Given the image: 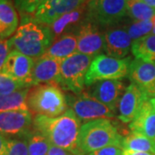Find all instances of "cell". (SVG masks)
Masks as SVG:
<instances>
[{
    "instance_id": "6",
    "label": "cell",
    "mask_w": 155,
    "mask_h": 155,
    "mask_svg": "<svg viewBox=\"0 0 155 155\" xmlns=\"http://www.w3.org/2000/svg\"><path fill=\"white\" fill-rule=\"evenodd\" d=\"M94 57L76 53L62 61L59 86L72 94L82 93L85 87V76Z\"/></svg>"
},
{
    "instance_id": "36",
    "label": "cell",
    "mask_w": 155,
    "mask_h": 155,
    "mask_svg": "<svg viewBox=\"0 0 155 155\" xmlns=\"http://www.w3.org/2000/svg\"><path fill=\"white\" fill-rule=\"evenodd\" d=\"M142 2H144L145 4H147V5L151 6L155 9V0H141Z\"/></svg>"
},
{
    "instance_id": "25",
    "label": "cell",
    "mask_w": 155,
    "mask_h": 155,
    "mask_svg": "<svg viewBox=\"0 0 155 155\" xmlns=\"http://www.w3.org/2000/svg\"><path fill=\"white\" fill-rule=\"evenodd\" d=\"M155 16V9L141 0H128L127 17L134 21H149Z\"/></svg>"
},
{
    "instance_id": "20",
    "label": "cell",
    "mask_w": 155,
    "mask_h": 155,
    "mask_svg": "<svg viewBox=\"0 0 155 155\" xmlns=\"http://www.w3.org/2000/svg\"><path fill=\"white\" fill-rule=\"evenodd\" d=\"M19 25L17 8L12 0H0V38L7 39L16 33Z\"/></svg>"
},
{
    "instance_id": "19",
    "label": "cell",
    "mask_w": 155,
    "mask_h": 155,
    "mask_svg": "<svg viewBox=\"0 0 155 155\" xmlns=\"http://www.w3.org/2000/svg\"><path fill=\"white\" fill-rule=\"evenodd\" d=\"M132 133L140 134L152 140H155V109L147 100L137 116L129 124Z\"/></svg>"
},
{
    "instance_id": "29",
    "label": "cell",
    "mask_w": 155,
    "mask_h": 155,
    "mask_svg": "<svg viewBox=\"0 0 155 155\" xmlns=\"http://www.w3.org/2000/svg\"><path fill=\"white\" fill-rule=\"evenodd\" d=\"M28 136L7 139L6 155H28Z\"/></svg>"
},
{
    "instance_id": "30",
    "label": "cell",
    "mask_w": 155,
    "mask_h": 155,
    "mask_svg": "<svg viewBox=\"0 0 155 155\" xmlns=\"http://www.w3.org/2000/svg\"><path fill=\"white\" fill-rule=\"evenodd\" d=\"M47 0H14L15 6L19 13L24 16H32Z\"/></svg>"
},
{
    "instance_id": "17",
    "label": "cell",
    "mask_w": 155,
    "mask_h": 155,
    "mask_svg": "<svg viewBox=\"0 0 155 155\" xmlns=\"http://www.w3.org/2000/svg\"><path fill=\"white\" fill-rule=\"evenodd\" d=\"M61 63V61L44 56L35 60L30 77L31 85L42 84L59 85Z\"/></svg>"
},
{
    "instance_id": "1",
    "label": "cell",
    "mask_w": 155,
    "mask_h": 155,
    "mask_svg": "<svg viewBox=\"0 0 155 155\" xmlns=\"http://www.w3.org/2000/svg\"><path fill=\"white\" fill-rule=\"evenodd\" d=\"M81 122L72 109L56 117L35 115L33 118V130L42 134L50 144L81 155L78 147V138Z\"/></svg>"
},
{
    "instance_id": "5",
    "label": "cell",
    "mask_w": 155,
    "mask_h": 155,
    "mask_svg": "<svg viewBox=\"0 0 155 155\" xmlns=\"http://www.w3.org/2000/svg\"><path fill=\"white\" fill-rule=\"evenodd\" d=\"M128 0H88L86 20L102 29L120 24L127 16Z\"/></svg>"
},
{
    "instance_id": "24",
    "label": "cell",
    "mask_w": 155,
    "mask_h": 155,
    "mask_svg": "<svg viewBox=\"0 0 155 155\" xmlns=\"http://www.w3.org/2000/svg\"><path fill=\"white\" fill-rule=\"evenodd\" d=\"M28 89L17 91L10 94L0 95V112L11 110H28L27 95Z\"/></svg>"
},
{
    "instance_id": "37",
    "label": "cell",
    "mask_w": 155,
    "mask_h": 155,
    "mask_svg": "<svg viewBox=\"0 0 155 155\" xmlns=\"http://www.w3.org/2000/svg\"><path fill=\"white\" fill-rule=\"evenodd\" d=\"M152 22H153V30H152V34H153V35H155V16L153 18Z\"/></svg>"
},
{
    "instance_id": "18",
    "label": "cell",
    "mask_w": 155,
    "mask_h": 155,
    "mask_svg": "<svg viewBox=\"0 0 155 155\" xmlns=\"http://www.w3.org/2000/svg\"><path fill=\"white\" fill-rule=\"evenodd\" d=\"M87 2L79 8L62 16L55 22L50 24L48 27L54 38L56 39L66 34H76L78 28L86 21Z\"/></svg>"
},
{
    "instance_id": "26",
    "label": "cell",
    "mask_w": 155,
    "mask_h": 155,
    "mask_svg": "<svg viewBox=\"0 0 155 155\" xmlns=\"http://www.w3.org/2000/svg\"><path fill=\"white\" fill-rule=\"evenodd\" d=\"M28 155H48L50 148L48 140L33 130L28 136Z\"/></svg>"
},
{
    "instance_id": "14",
    "label": "cell",
    "mask_w": 155,
    "mask_h": 155,
    "mask_svg": "<svg viewBox=\"0 0 155 155\" xmlns=\"http://www.w3.org/2000/svg\"><path fill=\"white\" fill-rule=\"evenodd\" d=\"M131 83L142 91L148 99L155 95V63L134 59L131 61L128 71Z\"/></svg>"
},
{
    "instance_id": "39",
    "label": "cell",
    "mask_w": 155,
    "mask_h": 155,
    "mask_svg": "<svg viewBox=\"0 0 155 155\" xmlns=\"http://www.w3.org/2000/svg\"><path fill=\"white\" fill-rule=\"evenodd\" d=\"M154 141H155V140H154Z\"/></svg>"
},
{
    "instance_id": "7",
    "label": "cell",
    "mask_w": 155,
    "mask_h": 155,
    "mask_svg": "<svg viewBox=\"0 0 155 155\" xmlns=\"http://www.w3.org/2000/svg\"><path fill=\"white\" fill-rule=\"evenodd\" d=\"M131 58L116 59L107 54L95 57L85 76V85L90 86L96 82L121 79L128 75Z\"/></svg>"
},
{
    "instance_id": "15",
    "label": "cell",
    "mask_w": 155,
    "mask_h": 155,
    "mask_svg": "<svg viewBox=\"0 0 155 155\" xmlns=\"http://www.w3.org/2000/svg\"><path fill=\"white\" fill-rule=\"evenodd\" d=\"M148 97L134 84L127 86L118 105V118L123 123L131 122Z\"/></svg>"
},
{
    "instance_id": "31",
    "label": "cell",
    "mask_w": 155,
    "mask_h": 155,
    "mask_svg": "<svg viewBox=\"0 0 155 155\" xmlns=\"http://www.w3.org/2000/svg\"><path fill=\"white\" fill-rule=\"evenodd\" d=\"M11 46L9 43V39L0 38V72H2L5 66L6 59L11 53Z\"/></svg>"
},
{
    "instance_id": "11",
    "label": "cell",
    "mask_w": 155,
    "mask_h": 155,
    "mask_svg": "<svg viewBox=\"0 0 155 155\" xmlns=\"http://www.w3.org/2000/svg\"><path fill=\"white\" fill-rule=\"evenodd\" d=\"M88 0H47L32 18L41 25L49 26L57 19L84 5Z\"/></svg>"
},
{
    "instance_id": "33",
    "label": "cell",
    "mask_w": 155,
    "mask_h": 155,
    "mask_svg": "<svg viewBox=\"0 0 155 155\" xmlns=\"http://www.w3.org/2000/svg\"><path fill=\"white\" fill-rule=\"evenodd\" d=\"M48 155H76L72 153L69 151H67L65 149H62L61 147H58L55 146L51 145L50 146L49 151L48 153Z\"/></svg>"
},
{
    "instance_id": "2",
    "label": "cell",
    "mask_w": 155,
    "mask_h": 155,
    "mask_svg": "<svg viewBox=\"0 0 155 155\" xmlns=\"http://www.w3.org/2000/svg\"><path fill=\"white\" fill-rule=\"evenodd\" d=\"M54 41L48 26L36 22L31 16H24L9 43L12 50L37 60L44 55Z\"/></svg>"
},
{
    "instance_id": "16",
    "label": "cell",
    "mask_w": 155,
    "mask_h": 155,
    "mask_svg": "<svg viewBox=\"0 0 155 155\" xmlns=\"http://www.w3.org/2000/svg\"><path fill=\"white\" fill-rule=\"evenodd\" d=\"M35 61L33 58L15 50H11L1 72L16 80L26 82L31 85L30 77Z\"/></svg>"
},
{
    "instance_id": "21",
    "label": "cell",
    "mask_w": 155,
    "mask_h": 155,
    "mask_svg": "<svg viewBox=\"0 0 155 155\" xmlns=\"http://www.w3.org/2000/svg\"><path fill=\"white\" fill-rule=\"evenodd\" d=\"M77 48L76 35L74 34H66L54 39L43 56L63 61L76 54Z\"/></svg>"
},
{
    "instance_id": "12",
    "label": "cell",
    "mask_w": 155,
    "mask_h": 155,
    "mask_svg": "<svg viewBox=\"0 0 155 155\" xmlns=\"http://www.w3.org/2000/svg\"><path fill=\"white\" fill-rule=\"evenodd\" d=\"M88 87V90L84 91L89 96L116 111L118 110L119 102L127 88L120 79L98 81Z\"/></svg>"
},
{
    "instance_id": "38",
    "label": "cell",
    "mask_w": 155,
    "mask_h": 155,
    "mask_svg": "<svg viewBox=\"0 0 155 155\" xmlns=\"http://www.w3.org/2000/svg\"><path fill=\"white\" fill-rule=\"evenodd\" d=\"M149 100H150V103L153 104V106L154 107V109H155V95L153 96V97H152V98H151V99H149Z\"/></svg>"
},
{
    "instance_id": "10",
    "label": "cell",
    "mask_w": 155,
    "mask_h": 155,
    "mask_svg": "<svg viewBox=\"0 0 155 155\" xmlns=\"http://www.w3.org/2000/svg\"><path fill=\"white\" fill-rule=\"evenodd\" d=\"M33 118L29 110L0 112V133L5 136H27L33 131Z\"/></svg>"
},
{
    "instance_id": "22",
    "label": "cell",
    "mask_w": 155,
    "mask_h": 155,
    "mask_svg": "<svg viewBox=\"0 0 155 155\" xmlns=\"http://www.w3.org/2000/svg\"><path fill=\"white\" fill-rule=\"evenodd\" d=\"M121 147L122 150L145 152L155 155L154 140L149 139L140 134L131 132L126 136H123Z\"/></svg>"
},
{
    "instance_id": "13",
    "label": "cell",
    "mask_w": 155,
    "mask_h": 155,
    "mask_svg": "<svg viewBox=\"0 0 155 155\" xmlns=\"http://www.w3.org/2000/svg\"><path fill=\"white\" fill-rule=\"evenodd\" d=\"M133 41L127 33L123 22L104 30L106 54L116 59H124L131 51Z\"/></svg>"
},
{
    "instance_id": "4",
    "label": "cell",
    "mask_w": 155,
    "mask_h": 155,
    "mask_svg": "<svg viewBox=\"0 0 155 155\" xmlns=\"http://www.w3.org/2000/svg\"><path fill=\"white\" fill-rule=\"evenodd\" d=\"M27 106L32 114L50 117L61 116L68 109L62 89L53 84H37L28 89Z\"/></svg>"
},
{
    "instance_id": "8",
    "label": "cell",
    "mask_w": 155,
    "mask_h": 155,
    "mask_svg": "<svg viewBox=\"0 0 155 155\" xmlns=\"http://www.w3.org/2000/svg\"><path fill=\"white\" fill-rule=\"evenodd\" d=\"M67 105L76 114L80 122H91L97 119H109L116 116V110H112L98 100L89 96L84 91L78 95L67 94Z\"/></svg>"
},
{
    "instance_id": "28",
    "label": "cell",
    "mask_w": 155,
    "mask_h": 155,
    "mask_svg": "<svg viewBox=\"0 0 155 155\" xmlns=\"http://www.w3.org/2000/svg\"><path fill=\"white\" fill-rule=\"evenodd\" d=\"M30 87L32 86L29 84L16 80L3 72H0V95L10 94Z\"/></svg>"
},
{
    "instance_id": "34",
    "label": "cell",
    "mask_w": 155,
    "mask_h": 155,
    "mask_svg": "<svg viewBox=\"0 0 155 155\" xmlns=\"http://www.w3.org/2000/svg\"><path fill=\"white\" fill-rule=\"evenodd\" d=\"M7 139L5 135L0 133V155H6L7 152Z\"/></svg>"
},
{
    "instance_id": "23",
    "label": "cell",
    "mask_w": 155,
    "mask_h": 155,
    "mask_svg": "<svg viewBox=\"0 0 155 155\" xmlns=\"http://www.w3.org/2000/svg\"><path fill=\"white\" fill-rule=\"evenodd\" d=\"M131 52L135 59L155 63V35L150 34L133 41Z\"/></svg>"
},
{
    "instance_id": "32",
    "label": "cell",
    "mask_w": 155,
    "mask_h": 155,
    "mask_svg": "<svg viewBox=\"0 0 155 155\" xmlns=\"http://www.w3.org/2000/svg\"><path fill=\"white\" fill-rule=\"evenodd\" d=\"M122 148L117 146H110L94 151L87 155H122Z\"/></svg>"
},
{
    "instance_id": "3",
    "label": "cell",
    "mask_w": 155,
    "mask_h": 155,
    "mask_svg": "<svg viewBox=\"0 0 155 155\" xmlns=\"http://www.w3.org/2000/svg\"><path fill=\"white\" fill-rule=\"evenodd\" d=\"M123 136L110 119H97L85 122L80 127L78 147L81 155H86L110 146L121 147Z\"/></svg>"
},
{
    "instance_id": "27",
    "label": "cell",
    "mask_w": 155,
    "mask_h": 155,
    "mask_svg": "<svg viewBox=\"0 0 155 155\" xmlns=\"http://www.w3.org/2000/svg\"><path fill=\"white\" fill-rule=\"evenodd\" d=\"M123 23L133 41L152 34V30H153L152 20H149V21L130 20V21H127L126 22L123 21Z\"/></svg>"
},
{
    "instance_id": "35",
    "label": "cell",
    "mask_w": 155,
    "mask_h": 155,
    "mask_svg": "<svg viewBox=\"0 0 155 155\" xmlns=\"http://www.w3.org/2000/svg\"><path fill=\"white\" fill-rule=\"evenodd\" d=\"M122 155H153L150 153H145V152H136V151H131V150H122Z\"/></svg>"
},
{
    "instance_id": "9",
    "label": "cell",
    "mask_w": 155,
    "mask_h": 155,
    "mask_svg": "<svg viewBox=\"0 0 155 155\" xmlns=\"http://www.w3.org/2000/svg\"><path fill=\"white\" fill-rule=\"evenodd\" d=\"M77 53L97 57L104 48V30L87 20L78 28L76 34Z\"/></svg>"
}]
</instances>
